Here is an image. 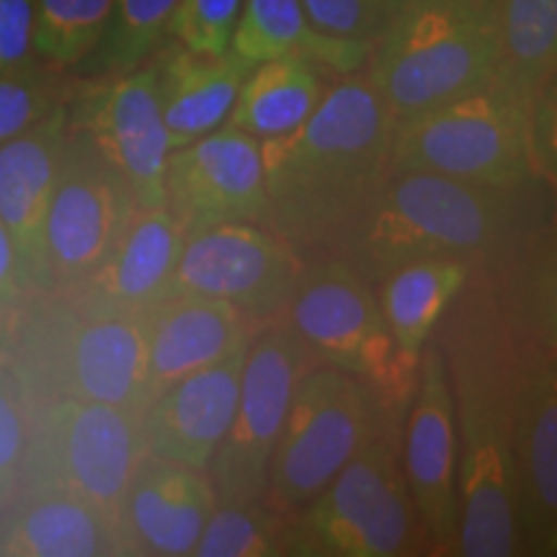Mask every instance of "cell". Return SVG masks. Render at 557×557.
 <instances>
[{
	"label": "cell",
	"instance_id": "obj_31",
	"mask_svg": "<svg viewBox=\"0 0 557 557\" xmlns=\"http://www.w3.org/2000/svg\"><path fill=\"white\" fill-rule=\"evenodd\" d=\"M116 0H39L34 52L58 70H75L99 45Z\"/></svg>",
	"mask_w": 557,
	"mask_h": 557
},
{
	"label": "cell",
	"instance_id": "obj_35",
	"mask_svg": "<svg viewBox=\"0 0 557 557\" xmlns=\"http://www.w3.org/2000/svg\"><path fill=\"white\" fill-rule=\"evenodd\" d=\"M26 400L18 382L0 367V517L24 487Z\"/></svg>",
	"mask_w": 557,
	"mask_h": 557
},
{
	"label": "cell",
	"instance_id": "obj_29",
	"mask_svg": "<svg viewBox=\"0 0 557 557\" xmlns=\"http://www.w3.org/2000/svg\"><path fill=\"white\" fill-rule=\"evenodd\" d=\"M176 5L178 0H116L99 45L75 70L96 78L127 73L148 62L163 45Z\"/></svg>",
	"mask_w": 557,
	"mask_h": 557
},
{
	"label": "cell",
	"instance_id": "obj_36",
	"mask_svg": "<svg viewBox=\"0 0 557 557\" xmlns=\"http://www.w3.org/2000/svg\"><path fill=\"white\" fill-rule=\"evenodd\" d=\"M39 0H0V75L39 62L34 52Z\"/></svg>",
	"mask_w": 557,
	"mask_h": 557
},
{
	"label": "cell",
	"instance_id": "obj_30",
	"mask_svg": "<svg viewBox=\"0 0 557 557\" xmlns=\"http://www.w3.org/2000/svg\"><path fill=\"white\" fill-rule=\"evenodd\" d=\"M289 555L287 517L263 500H218L209 513L194 557H278Z\"/></svg>",
	"mask_w": 557,
	"mask_h": 557
},
{
	"label": "cell",
	"instance_id": "obj_18",
	"mask_svg": "<svg viewBox=\"0 0 557 557\" xmlns=\"http://www.w3.org/2000/svg\"><path fill=\"white\" fill-rule=\"evenodd\" d=\"M218 496L207 470L148 455L124 493L116 527L122 553L137 557H189Z\"/></svg>",
	"mask_w": 557,
	"mask_h": 557
},
{
	"label": "cell",
	"instance_id": "obj_7",
	"mask_svg": "<svg viewBox=\"0 0 557 557\" xmlns=\"http://www.w3.org/2000/svg\"><path fill=\"white\" fill-rule=\"evenodd\" d=\"M21 491H60L116 521L137 465L148 457L139 410L78 398H26ZM120 529V527H116Z\"/></svg>",
	"mask_w": 557,
	"mask_h": 557
},
{
	"label": "cell",
	"instance_id": "obj_1",
	"mask_svg": "<svg viewBox=\"0 0 557 557\" xmlns=\"http://www.w3.org/2000/svg\"><path fill=\"white\" fill-rule=\"evenodd\" d=\"M442 336L457 434V553L521 555L511 449L513 329L483 276L472 274L449 305Z\"/></svg>",
	"mask_w": 557,
	"mask_h": 557
},
{
	"label": "cell",
	"instance_id": "obj_24",
	"mask_svg": "<svg viewBox=\"0 0 557 557\" xmlns=\"http://www.w3.org/2000/svg\"><path fill=\"white\" fill-rule=\"evenodd\" d=\"M152 65L158 73L160 109L171 150L222 127L238 99L243 81L253 67L233 50L197 54L178 41Z\"/></svg>",
	"mask_w": 557,
	"mask_h": 557
},
{
	"label": "cell",
	"instance_id": "obj_25",
	"mask_svg": "<svg viewBox=\"0 0 557 557\" xmlns=\"http://www.w3.org/2000/svg\"><path fill=\"white\" fill-rule=\"evenodd\" d=\"M230 50L250 65L299 54L312 65L348 75L367 65L372 47L318 34L305 16L302 0H243Z\"/></svg>",
	"mask_w": 557,
	"mask_h": 557
},
{
	"label": "cell",
	"instance_id": "obj_22",
	"mask_svg": "<svg viewBox=\"0 0 557 557\" xmlns=\"http://www.w3.org/2000/svg\"><path fill=\"white\" fill-rule=\"evenodd\" d=\"M246 354L248 348L199 369L150 398L143 410L148 455L207 470L238 406Z\"/></svg>",
	"mask_w": 557,
	"mask_h": 557
},
{
	"label": "cell",
	"instance_id": "obj_38",
	"mask_svg": "<svg viewBox=\"0 0 557 557\" xmlns=\"http://www.w3.org/2000/svg\"><path fill=\"white\" fill-rule=\"evenodd\" d=\"M3 338H5V329L3 323H0V357H3Z\"/></svg>",
	"mask_w": 557,
	"mask_h": 557
},
{
	"label": "cell",
	"instance_id": "obj_19",
	"mask_svg": "<svg viewBox=\"0 0 557 557\" xmlns=\"http://www.w3.org/2000/svg\"><path fill=\"white\" fill-rule=\"evenodd\" d=\"M67 135L65 101L0 145V222L11 233L34 295L50 292L45 227Z\"/></svg>",
	"mask_w": 557,
	"mask_h": 557
},
{
	"label": "cell",
	"instance_id": "obj_15",
	"mask_svg": "<svg viewBox=\"0 0 557 557\" xmlns=\"http://www.w3.org/2000/svg\"><path fill=\"white\" fill-rule=\"evenodd\" d=\"M299 250L256 222H227L186 238L171 292L222 299L248 320L287 310L302 274Z\"/></svg>",
	"mask_w": 557,
	"mask_h": 557
},
{
	"label": "cell",
	"instance_id": "obj_5",
	"mask_svg": "<svg viewBox=\"0 0 557 557\" xmlns=\"http://www.w3.org/2000/svg\"><path fill=\"white\" fill-rule=\"evenodd\" d=\"M496 65V0H408L372 45L367 78L400 122L487 86Z\"/></svg>",
	"mask_w": 557,
	"mask_h": 557
},
{
	"label": "cell",
	"instance_id": "obj_26",
	"mask_svg": "<svg viewBox=\"0 0 557 557\" xmlns=\"http://www.w3.org/2000/svg\"><path fill=\"white\" fill-rule=\"evenodd\" d=\"M470 276L472 267L465 261L423 259L389 271L374 284L387 329L408 364L418 367L423 346Z\"/></svg>",
	"mask_w": 557,
	"mask_h": 557
},
{
	"label": "cell",
	"instance_id": "obj_9",
	"mask_svg": "<svg viewBox=\"0 0 557 557\" xmlns=\"http://www.w3.org/2000/svg\"><path fill=\"white\" fill-rule=\"evenodd\" d=\"M287 315V325L312 359L367 382L380 395L382 406L406 416L418 367L400 357L372 284L344 259L302 269Z\"/></svg>",
	"mask_w": 557,
	"mask_h": 557
},
{
	"label": "cell",
	"instance_id": "obj_12",
	"mask_svg": "<svg viewBox=\"0 0 557 557\" xmlns=\"http://www.w3.org/2000/svg\"><path fill=\"white\" fill-rule=\"evenodd\" d=\"M315 359L289 325H271L250 338L238 406L227 434L207 465L218 500H263L271 455L282 434L297 382Z\"/></svg>",
	"mask_w": 557,
	"mask_h": 557
},
{
	"label": "cell",
	"instance_id": "obj_20",
	"mask_svg": "<svg viewBox=\"0 0 557 557\" xmlns=\"http://www.w3.org/2000/svg\"><path fill=\"white\" fill-rule=\"evenodd\" d=\"M145 380L156 398L165 387L214 367L250 344V320L222 299L169 292L143 315Z\"/></svg>",
	"mask_w": 557,
	"mask_h": 557
},
{
	"label": "cell",
	"instance_id": "obj_21",
	"mask_svg": "<svg viewBox=\"0 0 557 557\" xmlns=\"http://www.w3.org/2000/svg\"><path fill=\"white\" fill-rule=\"evenodd\" d=\"M184 243L169 207H139L107 259L81 284L60 292L90 310L143 315L171 292Z\"/></svg>",
	"mask_w": 557,
	"mask_h": 557
},
{
	"label": "cell",
	"instance_id": "obj_14",
	"mask_svg": "<svg viewBox=\"0 0 557 557\" xmlns=\"http://www.w3.org/2000/svg\"><path fill=\"white\" fill-rule=\"evenodd\" d=\"M137 209L127 181L70 132L45 227L50 292L75 287L99 267Z\"/></svg>",
	"mask_w": 557,
	"mask_h": 557
},
{
	"label": "cell",
	"instance_id": "obj_10",
	"mask_svg": "<svg viewBox=\"0 0 557 557\" xmlns=\"http://www.w3.org/2000/svg\"><path fill=\"white\" fill-rule=\"evenodd\" d=\"M529 109L496 83L395 122L387 173L421 171L485 186L534 184Z\"/></svg>",
	"mask_w": 557,
	"mask_h": 557
},
{
	"label": "cell",
	"instance_id": "obj_27",
	"mask_svg": "<svg viewBox=\"0 0 557 557\" xmlns=\"http://www.w3.org/2000/svg\"><path fill=\"white\" fill-rule=\"evenodd\" d=\"M325 88L329 86L318 65L299 54L259 62L243 81L225 124L259 143L282 137L308 120L325 96Z\"/></svg>",
	"mask_w": 557,
	"mask_h": 557
},
{
	"label": "cell",
	"instance_id": "obj_11",
	"mask_svg": "<svg viewBox=\"0 0 557 557\" xmlns=\"http://www.w3.org/2000/svg\"><path fill=\"white\" fill-rule=\"evenodd\" d=\"M511 449L521 555L553 557L557 555V325L511 323Z\"/></svg>",
	"mask_w": 557,
	"mask_h": 557
},
{
	"label": "cell",
	"instance_id": "obj_2",
	"mask_svg": "<svg viewBox=\"0 0 557 557\" xmlns=\"http://www.w3.org/2000/svg\"><path fill=\"white\" fill-rule=\"evenodd\" d=\"M395 116L367 75L325 88L297 129L261 143L263 227L295 250H333L387 176Z\"/></svg>",
	"mask_w": 557,
	"mask_h": 557
},
{
	"label": "cell",
	"instance_id": "obj_34",
	"mask_svg": "<svg viewBox=\"0 0 557 557\" xmlns=\"http://www.w3.org/2000/svg\"><path fill=\"white\" fill-rule=\"evenodd\" d=\"M240 9L243 0H178L165 37L197 54H222L230 50Z\"/></svg>",
	"mask_w": 557,
	"mask_h": 557
},
{
	"label": "cell",
	"instance_id": "obj_8",
	"mask_svg": "<svg viewBox=\"0 0 557 557\" xmlns=\"http://www.w3.org/2000/svg\"><path fill=\"white\" fill-rule=\"evenodd\" d=\"M389 416L380 395L354 374L310 367L297 382L271 455L263 504L292 517L344 470ZM403 418V416H400Z\"/></svg>",
	"mask_w": 557,
	"mask_h": 557
},
{
	"label": "cell",
	"instance_id": "obj_16",
	"mask_svg": "<svg viewBox=\"0 0 557 557\" xmlns=\"http://www.w3.org/2000/svg\"><path fill=\"white\" fill-rule=\"evenodd\" d=\"M400 465L426 549L457 553V434L449 374L438 346H423L418 382L403 418Z\"/></svg>",
	"mask_w": 557,
	"mask_h": 557
},
{
	"label": "cell",
	"instance_id": "obj_33",
	"mask_svg": "<svg viewBox=\"0 0 557 557\" xmlns=\"http://www.w3.org/2000/svg\"><path fill=\"white\" fill-rule=\"evenodd\" d=\"M408 0H302L305 16L318 34L372 47Z\"/></svg>",
	"mask_w": 557,
	"mask_h": 557
},
{
	"label": "cell",
	"instance_id": "obj_28",
	"mask_svg": "<svg viewBox=\"0 0 557 557\" xmlns=\"http://www.w3.org/2000/svg\"><path fill=\"white\" fill-rule=\"evenodd\" d=\"M498 65L493 83L532 114L557 75V0H496Z\"/></svg>",
	"mask_w": 557,
	"mask_h": 557
},
{
	"label": "cell",
	"instance_id": "obj_32",
	"mask_svg": "<svg viewBox=\"0 0 557 557\" xmlns=\"http://www.w3.org/2000/svg\"><path fill=\"white\" fill-rule=\"evenodd\" d=\"M65 70H58L47 62L0 75V145L9 143L54 107L70 99L73 83L65 81Z\"/></svg>",
	"mask_w": 557,
	"mask_h": 557
},
{
	"label": "cell",
	"instance_id": "obj_3",
	"mask_svg": "<svg viewBox=\"0 0 557 557\" xmlns=\"http://www.w3.org/2000/svg\"><path fill=\"white\" fill-rule=\"evenodd\" d=\"M529 186H485L421 171L387 173L336 253L372 287L389 271L423 259L491 269L545 225L534 220Z\"/></svg>",
	"mask_w": 557,
	"mask_h": 557
},
{
	"label": "cell",
	"instance_id": "obj_37",
	"mask_svg": "<svg viewBox=\"0 0 557 557\" xmlns=\"http://www.w3.org/2000/svg\"><path fill=\"white\" fill-rule=\"evenodd\" d=\"M34 295L26 282L24 267H21L18 250L13 246L11 233L0 222V323L5 329V320L16 312L21 305Z\"/></svg>",
	"mask_w": 557,
	"mask_h": 557
},
{
	"label": "cell",
	"instance_id": "obj_13",
	"mask_svg": "<svg viewBox=\"0 0 557 557\" xmlns=\"http://www.w3.org/2000/svg\"><path fill=\"white\" fill-rule=\"evenodd\" d=\"M67 124L127 181L137 207H165L171 143L156 65L143 62L127 73L96 75L73 86Z\"/></svg>",
	"mask_w": 557,
	"mask_h": 557
},
{
	"label": "cell",
	"instance_id": "obj_6",
	"mask_svg": "<svg viewBox=\"0 0 557 557\" xmlns=\"http://www.w3.org/2000/svg\"><path fill=\"white\" fill-rule=\"evenodd\" d=\"M403 418L389 416L308 506L287 517L289 555L400 557L429 553L400 465Z\"/></svg>",
	"mask_w": 557,
	"mask_h": 557
},
{
	"label": "cell",
	"instance_id": "obj_4",
	"mask_svg": "<svg viewBox=\"0 0 557 557\" xmlns=\"http://www.w3.org/2000/svg\"><path fill=\"white\" fill-rule=\"evenodd\" d=\"M0 367L26 398H78L143 413L145 331L139 315L90 310L65 292L32 295L5 320Z\"/></svg>",
	"mask_w": 557,
	"mask_h": 557
},
{
	"label": "cell",
	"instance_id": "obj_23",
	"mask_svg": "<svg viewBox=\"0 0 557 557\" xmlns=\"http://www.w3.org/2000/svg\"><path fill=\"white\" fill-rule=\"evenodd\" d=\"M116 521L60 491H21L0 517V557H122Z\"/></svg>",
	"mask_w": 557,
	"mask_h": 557
},
{
	"label": "cell",
	"instance_id": "obj_17",
	"mask_svg": "<svg viewBox=\"0 0 557 557\" xmlns=\"http://www.w3.org/2000/svg\"><path fill=\"white\" fill-rule=\"evenodd\" d=\"M165 207L186 238L227 222H263L261 143L222 124L169 152Z\"/></svg>",
	"mask_w": 557,
	"mask_h": 557
}]
</instances>
